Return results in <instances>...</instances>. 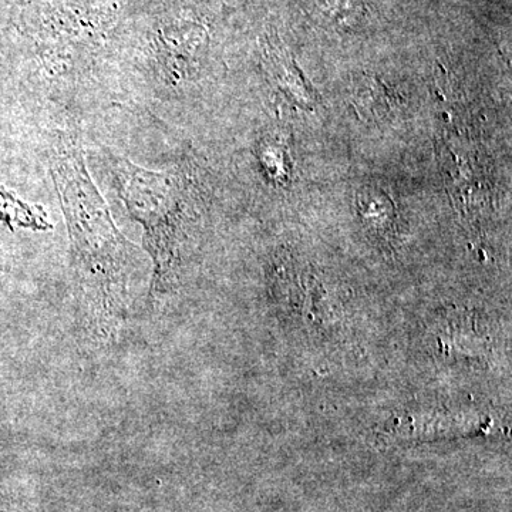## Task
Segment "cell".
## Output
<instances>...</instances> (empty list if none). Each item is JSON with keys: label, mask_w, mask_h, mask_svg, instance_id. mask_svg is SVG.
I'll use <instances>...</instances> for the list:
<instances>
[{"label": "cell", "mask_w": 512, "mask_h": 512, "mask_svg": "<svg viewBox=\"0 0 512 512\" xmlns=\"http://www.w3.org/2000/svg\"><path fill=\"white\" fill-rule=\"evenodd\" d=\"M50 163L69 231L74 281L93 325L109 333L126 316L140 254L114 225L73 140L59 138Z\"/></svg>", "instance_id": "6da1fadb"}, {"label": "cell", "mask_w": 512, "mask_h": 512, "mask_svg": "<svg viewBox=\"0 0 512 512\" xmlns=\"http://www.w3.org/2000/svg\"><path fill=\"white\" fill-rule=\"evenodd\" d=\"M107 157L128 212L144 227V245L154 262L150 298L163 301L180 275L187 214L183 180L178 174L146 170L111 153Z\"/></svg>", "instance_id": "7a4b0ae2"}]
</instances>
